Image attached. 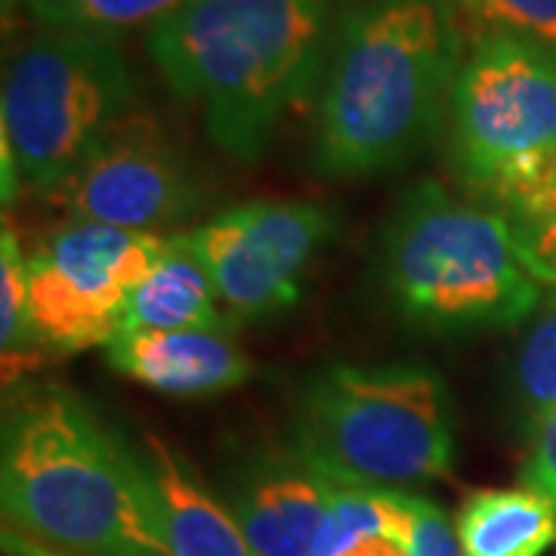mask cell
Segmentation results:
<instances>
[{
  "label": "cell",
  "mask_w": 556,
  "mask_h": 556,
  "mask_svg": "<svg viewBox=\"0 0 556 556\" xmlns=\"http://www.w3.org/2000/svg\"><path fill=\"white\" fill-rule=\"evenodd\" d=\"M467 43L457 0L356 3L318 93V174L375 177L424 152L448 121Z\"/></svg>",
  "instance_id": "6da1fadb"
},
{
  "label": "cell",
  "mask_w": 556,
  "mask_h": 556,
  "mask_svg": "<svg viewBox=\"0 0 556 556\" xmlns=\"http://www.w3.org/2000/svg\"><path fill=\"white\" fill-rule=\"evenodd\" d=\"M334 0H189L149 28V56L229 159L254 164L321 90Z\"/></svg>",
  "instance_id": "7a4b0ae2"
},
{
  "label": "cell",
  "mask_w": 556,
  "mask_h": 556,
  "mask_svg": "<svg viewBox=\"0 0 556 556\" xmlns=\"http://www.w3.org/2000/svg\"><path fill=\"white\" fill-rule=\"evenodd\" d=\"M0 507L7 526L60 551L170 556L139 452L62 383L25 393L3 417Z\"/></svg>",
  "instance_id": "3957f363"
},
{
  "label": "cell",
  "mask_w": 556,
  "mask_h": 556,
  "mask_svg": "<svg viewBox=\"0 0 556 556\" xmlns=\"http://www.w3.org/2000/svg\"><path fill=\"white\" fill-rule=\"evenodd\" d=\"M380 269L399 316L437 334L514 328L551 291L510 219L430 179L399 201Z\"/></svg>",
  "instance_id": "277c9868"
},
{
  "label": "cell",
  "mask_w": 556,
  "mask_h": 556,
  "mask_svg": "<svg viewBox=\"0 0 556 556\" xmlns=\"http://www.w3.org/2000/svg\"><path fill=\"white\" fill-rule=\"evenodd\" d=\"M298 445L334 477L412 489L455 460V408L424 365H328L298 396Z\"/></svg>",
  "instance_id": "5b68a950"
},
{
  "label": "cell",
  "mask_w": 556,
  "mask_h": 556,
  "mask_svg": "<svg viewBox=\"0 0 556 556\" xmlns=\"http://www.w3.org/2000/svg\"><path fill=\"white\" fill-rule=\"evenodd\" d=\"M137 105V80L112 35L40 28L3 68V159L53 195Z\"/></svg>",
  "instance_id": "8992f818"
},
{
  "label": "cell",
  "mask_w": 556,
  "mask_h": 556,
  "mask_svg": "<svg viewBox=\"0 0 556 556\" xmlns=\"http://www.w3.org/2000/svg\"><path fill=\"white\" fill-rule=\"evenodd\" d=\"M448 164L482 204L514 217L556 177V53L470 38L448 105Z\"/></svg>",
  "instance_id": "52a82bcc"
},
{
  "label": "cell",
  "mask_w": 556,
  "mask_h": 556,
  "mask_svg": "<svg viewBox=\"0 0 556 556\" xmlns=\"http://www.w3.org/2000/svg\"><path fill=\"white\" fill-rule=\"evenodd\" d=\"M159 232L68 219L28 254V316L40 350L75 356L118 338L124 306L167 251Z\"/></svg>",
  "instance_id": "ba28073f"
},
{
  "label": "cell",
  "mask_w": 556,
  "mask_h": 556,
  "mask_svg": "<svg viewBox=\"0 0 556 556\" xmlns=\"http://www.w3.org/2000/svg\"><path fill=\"white\" fill-rule=\"evenodd\" d=\"M334 217L309 201H248L182 232L214 278L229 318H263L288 309L300 276L331 239Z\"/></svg>",
  "instance_id": "9c48e42d"
},
{
  "label": "cell",
  "mask_w": 556,
  "mask_h": 556,
  "mask_svg": "<svg viewBox=\"0 0 556 556\" xmlns=\"http://www.w3.org/2000/svg\"><path fill=\"white\" fill-rule=\"evenodd\" d=\"M53 199L72 219L152 232L195 214L201 192L177 146L152 121L130 112Z\"/></svg>",
  "instance_id": "30bf717a"
},
{
  "label": "cell",
  "mask_w": 556,
  "mask_h": 556,
  "mask_svg": "<svg viewBox=\"0 0 556 556\" xmlns=\"http://www.w3.org/2000/svg\"><path fill=\"white\" fill-rule=\"evenodd\" d=\"M334 489L338 477L294 442L241 457L223 501L254 556H313Z\"/></svg>",
  "instance_id": "8fae6325"
},
{
  "label": "cell",
  "mask_w": 556,
  "mask_h": 556,
  "mask_svg": "<svg viewBox=\"0 0 556 556\" xmlns=\"http://www.w3.org/2000/svg\"><path fill=\"white\" fill-rule=\"evenodd\" d=\"M109 365L164 396H217L254 375V365L229 331H121L105 346Z\"/></svg>",
  "instance_id": "7c38bea8"
},
{
  "label": "cell",
  "mask_w": 556,
  "mask_h": 556,
  "mask_svg": "<svg viewBox=\"0 0 556 556\" xmlns=\"http://www.w3.org/2000/svg\"><path fill=\"white\" fill-rule=\"evenodd\" d=\"M137 452L152 517L170 556H254L229 504L204 485L170 442L149 433Z\"/></svg>",
  "instance_id": "4fadbf2b"
},
{
  "label": "cell",
  "mask_w": 556,
  "mask_h": 556,
  "mask_svg": "<svg viewBox=\"0 0 556 556\" xmlns=\"http://www.w3.org/2000/svg\"><path fill=\"white\" fill-rule=\"evenodd\" d=\"M229 331L232 318L219 303L214 278L201 266L182 236H170L167 251L130 294L121 331ZM118 331V334H121Z\"/></svg>",
  "instance_id": "5bb4252c"
},
{
  "label": "cell",
  "mask_w": 556,
  "mask_h": 556,
  "mask_svg": "<svg viewBox=\"0 0 556 556\" xmlns=\"http://www.w3.org/2000/svg\"><path fill=\"white\" fill-rule=\"evenodd\" d=\"M455 529L464 556H544L556 544V507L532 485L479 489Z\"/></svg>",
  "instance_id": "9a60e30c"
},
{
  "label": "cell",
  "mask_w": 556,
  "mask_h": 556,
  "mask_svg": "<svg viewBox=\"0 0 556 556\" xmlns=\"http://www.w3.org/2000/svg\"><path fill=\"white\" fill-rule=\"evenodd\" d=\"M514 405L526 437H532L556 412V288L547 291L529 334L519 343L514 358Z\"/></svg>",
  "instance_id": "2e32d148"
},
{
  "label": "cell",
  "mask_w": 556,
  "mask_h": 556,
  "mask_svg": "<svg viewBox=\"0 0 556 556\" xmlns=\"http://www.w3.org/2000/svg\"><path fill=\"white\" fill-rule=\"evenodd\" d=\"M40 28H78L118 35L130 28H152L189 0H20Z\"/></svg>",
  "instance_id": "e0dca14e"
},
{
  "label": "cell",
  "mask_w": 556,
  "mask_h": 556,
  "mask_svg": "<svg viewBox=\"0 0 556 556\" xmlns=\"http://www.w3.org/2000/svg\"><path fill=\"white\" fill-rule=\"evenodd\" d=\"M467 38L510 35L556 53V0H457Z\"/></svg>",
  "instance_id": "ac0fdd59"
},
{
  "label": "cell",
  "mask_w": 556,
  "mask_h": 556,
  "mask_svg": "<svg viewBox=\"0 0 556 556\" xmlns=\"http://www.w3.org/2000/svg\"><path fill=\"white\" fill-rule=\"evenodd\" d=\"M0 340H3V362L13 356L16 362L28 346H38L31 334V316H28V257L22 254L20 239L3 226V244H0Z\"/></svg>",
  "instance_id": "d6986e66"
},
{
  "label": "cell",
  "mask_w": 556,
  "mask_h": 556,
  "mask_svg": "<svg viewBox=\"0 0 556 556\" xmlns=\"http://www.w3.org/2000/svg\"><path fill=\"white\" fill-rule=\"evenodd\" d=\"M507 219L519 232V241L529 260L535 263L538 276L556 288V177L544 186L538 199Z\"/></svg>",
  "instance_id": "ffe728a7"
},
{
  "label": "cell",
  "mask_w": 556,
  "mask_h": 556,
  "mask_svg": "<svg viewBox=\"0 0 556 556\" xmlns=\"http://www.w3.org/2000/svg\"><path fill=\"white\" fill-rule=\"evenodd\" d=\"M405 504V547L408 556H464L455 522L430 497L402 489Z\"/></svg>",
  "instance_id": "44dd1931"
},
{
  "label": "cell",
  "mask_w": 556,
  "mask_h": 556,
  "mask_svg": "<svg viewBox=\"0 0 556 556\" xmlns=\"http://www.w3.org/2000/svg\"><path fill=\"white\" fill-rule=\"evenodd\" d=\"M522 482L551 497V504L556 507V412L529 437Z\"/></svg>",
  "instance_id": "7402d4cb"
},
{
  "label": "cell",
  "mask_w": 556,
  "mask_h": 556,
  "mask_svg": "<svg viewBox=\"0 0 556 556\" xmlns=\"http://www.w3.org/2000/svg\"><path fill=\"white\" fill-rule=\"evenodd\" d=\"M0 551L3 556H87V554H72V551H60V547H50L43 541H35V538L22 535L13 526L3 522L0 529Z\"/></svg>",
  "instance_id": "603a6c76"
}]
</instances>
